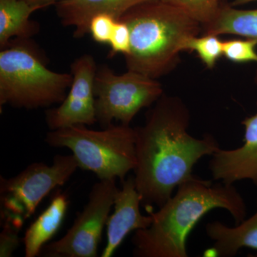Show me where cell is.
I'll use <instances>...</instances> for the list:
<instances>
[{
  "instance_id": "484cf974",
  "label": "cell",
  "mask_w": 257,
  "mask_h": 257,
  "mask_svg": "<svg viewBox=\"0 0 257 257\" xmlns=\"http://www.w3.org/2000/svg\"><path fill=\"white\" fill-rule=\"evenodd\" d=\"M256 256H257V255H256Z\"/></svg>"
},
{
  "instance_id": "8fae6325",
  "label": "cell",
  "mask_w": 257,
  "mask_h": 257,
  "mask_svg": "<svg viewBox=\"0 0 257 257\" xmlns=\"http://www.w3.org/2000/svg\"><path fill=\"white\" fill-rule=\"evenodd\" d=\"M122 187L116 192L114 202V212L106 222L107 243L101 257H110L132 231L145 229L152 224L151 213L145 216L140 211L141 197L135 186L134 177L121 182Z\"/></svg>"
},
{
  "instance_id": "e0dca14e",
  "label": "cell",
  "mask_w": 257,
  "mask_h": 257,
  "mask_svg": "<svg viewBox=\"0 0 257 257\" xmlns=\"http://www.w3.org/2000/svg\"><path fill=\"white\" fill-rule=\"evenodd\" d=\"M187 50L195 52L202 63L208 69H212L223 56V41L217 35L209 34L194 37L187 42L185 47Z\"/></svg>"
},
{
  "instance_id": "d6986e66",
  "label": "cell",
  "mask_w": 257,
  "mask_h": 257,
  "mask_svg": "<svg viewBox=\"0 0 257 257\" xmlns=\"http://www.w3.org/2000/svg\"><path fill=\"white\" fill-rule=\"evenodd\" d=\"M257 41L251 39L223 41V56L234 63H257Z\"/></svg>"
},
{
  "instance_id": "cb8c5ba5",
  "label": "cell",
  "mask_w": 257,
  "mask_h": 257,
  "mask_svg": "<svg viewBox=\"0 0 257 257\" xmlns=\"http://www.w3.org/2000/svg\"><path fill=\"white\" fill-rule=\"evenodd\" d=\"M257 0H233L231 6H239V5H243L248 4V3H253V2H256Z\"/></svg>"
},
{
  "instance_id": "9a60e30c",
  "label": "cell",
  "mask_w": 257,
  "mask_h": 257,
  "mask_svg": "<svg viewBox=\"0 0 257 257\" xmlns=\"http://www.w3.org/2000/svg\"><path fill=\"white\" fill-rule=\"evenodd\" d=\"M40 8L25 0H0V47L9 45L10 40L30 39L36 35L40 26L30 16Z\"/></svg>"
},
{
  "instance_id": "52a82bcc",
  "label": "cell",
  "mask_w": 257,
  "mask_h": 257,
  "mask_svg": "<svg viewBox=\"0 0 257 257\" xmlns=\"http://www.w3.org/2000/svg\"><path fill=\"white\" fill-rule=\"evenodd\" d=\"M79 168L73 155H56L52 165L35 162L18 175L7 179L0 177V194L3 212L23 226L24 221L33 215L47 194L64 185Z\"/></svg>"
},
{
  "instance_id": "3957f363",
  "label": "cell",
  "mask_w": 257,
  "mask_h": 257,
  "mask_svg": "<svg viewBox=\"0 0 257 257\" xmlns=\"http://www.w3.org/2000/svg\"><path fill=\"white\" fill-rule=\"evenodd\" d=\"M119 20L130 30L126 68L155 79L175 69L187 42L202 30L197 20L162 0L139 5Z\"/></svg>"
},
{
  "instance_id": "ac0fdd59",
  "label": "cell",
  "mask_w": 257,
  "mask_h": 257,
  "mask_svg": "<svg viewBox=\"0 0 257 257\" xmlns=\"http://www.w3.org/2000/svg\"><path fill=\"white\" fill-rule=\"evenodd\" d=\"M182 10L203 25L210 23L220 8V0H162Z\"/></svg>"
},
{
  "instance_id": "d4e9b609",
  "label": "cell",
  "mask_w": 257,
  "mask_h": 257,
  "mask_svg": "<svg viewBox=\"0 0 257 257\" xmlns=\"http://www.w3.org/2000/svg\"><path fill=\"white\" fill-rule=\"evenodd\" d=\"M255 82H256V84H257V70L256 72V74H255Z\"/></svg>"
},
{
  "instance_id": "7a4b0ae2",
  "label": "cell",
  "mask_w": 257,
  "mask_h": 257,
  "mask_svg": "<svg viewBox=\"0 0 257 257\" xmlns=\"http://www.w3.org/2000/svg\"><path fill=\"white\" fill-rule=\"evenodd\" d=\"M225 209L235 224L246 219L244 199L234 184L205 180L194 175L177 187L156 212L148 227L135 231L132 243L136 257H188L187 239L203 216Z\"/></svg>"
},
{
  "instance_id": "30bf717a",
  "label": "cell",
  "mask_w": 257,
  "mask_h": 257,
  "mask_svg": "<svg viewBox=\"0 0 257 257\" xmlns=\"http://www.w3.org/2000/svg\"><path fill=\"white\" fill-rule=\"evenodd\" d=\"M244 138L241 147L234 150L219 148L209 162L214 180L233 185L250 180L257 187V113L243 120Z\"/></svg>"
},
{
  "instance_id": "7402d4cb",
  "label": "cell",
  "mask_w": 257,
  "mask_h": 257,
  "mask_svg": "<svg viewBox=\"0 0 257 257\" xmlns=\"http://www.w3.org/2000/svg\"><path fill=\"white\" fill-rule=\"evenodd\" d=\"M3 220L4 225L0 234V257H10L20 244L18 233L20 227L10 219Z\"/></svg>"
},
{
  "instance_id": "2e32d148",
  "label": "cell",
  "mask_w": 257,
  "mask_h": 257,
  "mask_svg": "<svg viewBox=\"0 0 257 257\" xmlns=\"http://www.w3.org/2000/svg\"><path fill=\"white\" fill-rule=\"evenodd\" d=\"M202 28L204 35H233L257 41V9L221 6L214 18Z\"/></svg>"
},
{
  "instance_id": "9c48e42d",
  "label": "cell",
  "mask_w": 257,
  "mask_h": 257,
  "mask_svg": "<svg viewBox=\"0 0 257 257\" xmlns=\"http://www.w3.org/2000/svg\"><path fill=\"white\" fill-rule=\"evenodd\" d=\"M97 69L95 59L89 54L72 62V82L65 99L60 106L45 111V121L50 130L74 125L90 126L97 122L94 95Z\"/></svg>"
},
{
  "instance_id": "277c9868",
  "label": "cell",
  "mask_w": 257,
  "mask_h": 257,
  "mask_svg": "<svg viewBox=\"0 0 257 257\" xmlns=\"http://www.w3.org/2000/svg\"><path fill=\"white\" fill-rule=\"evenodd\" d=\"M0 52V106L27 109L61 104L72 82V74L47 68L29 39H16Z\"/></svg>"
},
{
  "instance_id": "7c38bea8",
  "label": "cell",
  "mask_w": 257,
  "mask_h": 257,
  "mask_svg": "<svg viewBox=\"0 0 257 257\" xmlns=\"http://www.w3.org/2000/svg\"><path fill=\"white\" fill-rule=\"evenodd\" d=\"M153 0H64L55 5L64 26L74 27V37L82 38L89 34L91 20L96 15L108 14L119 20L139 5Z\"/></svg>"
},
{
  "instance_id": "ffe728a7",
  "label": "cell",
  "mask_w": 257,
  "mask_h": 257,
  "mask_svg": "<svg viewBox=\"0 0 257 257\" xmlns=\"http://www.w3.org/2000/svg\"><path fill=\"white\" fill-rule=\"evenodd\" d=\"M117 20L110 15H95L89 25V34L93 40L101 45H109Z\"/></svg>"
},
{
  "instance_id": "5bb4252c",
  "label": "cell",
  "mask_w": 257,
  "mask_h": 257,
  "mask_svg": "<svg viewBox=\"0 0 257 257\" xmlns=\"http://www.w3.org/2000/svg\"><path fill=\"white\" fill-rule=\"evenodd\" d=\"M67 196L61 191L54 194L48 207L27 229L23 242L26 257L38 256L60 229L68 209Z\"/></svg>"
},
{
  "instance_id": "5b68a950",
  "label": "cell",
  "mask_w": 257,
  "mask_h": 257,
  "mask_svg": "<svg viewBox=\"0 0 257 257\" xmlns=\"http://www.w3.org/2000/svg\"><path fill=\"white\" fill-rule=\"evenodd\" d=\"M45 142L70 150L79 168L90 171L101 180L118 178L122 182L136 167V133L130 125L112 124L101 130L74 125L50 130Z\"/></svg>"
},
{
  "instance_id": "603a6c76",
  "label": "cell",
  "mask_w": 257,
  "mask_h": 257,
  "mask_svg": "<svg viewBox=\"0 0 257 257\" xmlns=\"http://www.w3.org/2000/svg\"><path fill=\"white\" fill-rule=\"evenodd\" d=\"M34 6H36L40 9L47 8V7L51 6L52 5H57V3L60 2L64 1V0H25Z\"/></svg>"
},
{
  "instance_id": "ba28073f",
  "label": "cell",
  "mask_w": 257,
  "mask_h": 257,
  "mask_svg": "<svg viewBox=\"0 0 257 257\" xmlns=\"http://www.w3.org/2000/svg\"><path fill=\"white\" fill-rule=\"evenodd\" d=\"M116 179H99L94 184L86 205L63 237L47 243L42 252L52 257H96L103 229L115 196Z\"/></svg>"
},
{
  "instance_id": "44dd1931",
  "label": "cell",
  "mask_w": 257,
  "mask_h": 257,
  "mask_svg": "<svg viewBox=\"0 0 257 257\" xmlns=\"http://www.w3.org/2000/svg\"><path fill=\"white\" fill-rule=\"evenodd\" d=\"M130 28L122 20H118L109 43L111 50L109 57H114L118 54L127 55L130 50Z\"/></svg>"
},
{
  "instance_id": "4fadbf2b",
  "label": "cell",
  "mask_w": 257,
  "mask_h": 257,
  "mask_svg": "<svg viewBox=\"0 0 257 257\" xmlns=\"http://www.w3.org/2000/svg\"><path fill=\"white\" fill-rule=\"evenodd\" d=\"M205 230L214 242L209 250L216 256L233 257L243 247L257 251V211L233 227L215 221L208 223Z\"/></svg>"
},
{
  "instance_id": "8992f818",
  "label": "cell",
  "mask_w": 257,
  "mask_h": 257,
  "mask_svg": "<svg viewBox=\"0 0 257 257\" xmlns=\"http://www.w3.org/2000/svg\"><path fill=\"white\" fill-rule=\"evenodd\" d=\"M163 94L157 79L131 70L116 74L101 65L94 80L97 122L103 128L110 126L114 120L130 126L139 111L155 104Z\"/></svg>"
},
{
  "instance_id": "6da1fadb",
  "label": "cell",
  "mask_w": 257,
  "mask_h": 257,
  "mask_svg": "<svg viewBox=\"0 0 257 257\" xmlns=\"http://www.w3.org/2000/svg\"><path fill=\"white\" fill-rule=\"evenodd\" d=\"M190 113L180 98L163 95L135 128L137 165L134 180L146 208L162 207L180 184L192 179L201 159L220 147L214 136L189 133Z\"/></svg>"
}]
</instances>
